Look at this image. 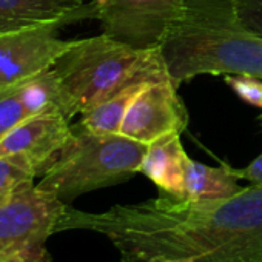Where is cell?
<instances>
[{
  "label": "cell",
  "mask_w": 262,
  "mask_h": 262,
  "mask_svg": "<svg viewBox=\"0 0 262 262\" xmlns=\"http://www.w3.org/2000/svg\"><path fill=\"white\" fill-rule=\"evenodd\" d=\"M34 181L36 178L27 168L10 158H0V196H8Z\"/></svg>",
  "instance_id": "obj_15"
},
{
  "label": "cell",
  "mask_w": 262,
  "mask_h": 262,
  "mask_svg": "<svg viewBox=\"0 0 262 262\" xmlns=\"http://www.w3.org/2000/svg\"><path fill=\"white\" fill-rule=\"evenodd\" d=\"M187 158L188 155L181 144V133H170L148 144L139 173L158 187L159 194L185 199Z\"/></svg>",
  "instance_id": "obj_10"
},
{
  "label": "cell",
  "mask_w": 262,
  "mask_h": 262,
  "mask_svg": "<svg viewBox=\"0 0 262 262\" xmlns=\"http://www.w3.org/2000/svg\"><path fill=\"white\" fill-rule=\"evenodd\" d=\"M159 50L176 88L201 74L262 79V39L245 27L236 0H185Z\"/></svg>",
  "instance_id": "obj_2"
},
{
  "label": "cell",
  "mask_w": 262,
  "mask_h": 262,
  "mask_svg": "<svg viewBox=\"0 0 262 262\" xmlns=\"http://www.w3.org/2000/svg\"><path fill=\"white\" fill-rule=\"evenodd\" d=\"M188 126V111L178 96L171 80L148 83L131 103L120 135L142 144L170 135L182 133Z\"/></svg>",
  "instance_id": "obj_9"
},
{
  "label": "cell",
  "mask_w": 262,
  "mask_h": 262,
  "mask_svg": "<svg viewBox=\"0 0 262 262\" xmlns=\"http://www.w3.org/2000/svg\"><path fill=\"white\" fill-rule=\"evenodd\" d=\"M185 0H93L85 17L102 24L103 34L139 51L159 50Z\"/></svg>",
  "instance_id": "obj_6"
},
{
  "label": "cell",
  "mask_w": 262,
  "mask_h": 262,
  "mask_svg": "<svg viewBox=\"0 0 262 262\" xmlns=\"http://www.w3.org/2000/svg\"><path fill=\"white\" fill-rule=\"evenodd\" d=\"M259 123H260V125H262V114H260V116H259Z\"/></svg>",
  "instance_id": "obj_20"
},
{
  "label": "cell",
  "mask_w": 262,
  "mask_h": 262,
  "mask_svg": "<svg viewBox=\"0 0 262 262\" xmlns=\"http://www.w3.org/2000/svg\"><path fill=\"white\" fill-rule=\"evenodd\" d=\"M10 194H11V193H10ZM5 199H7V196H0V204H2V202H4Z\"/></svg>",
  "instance_id": "obj_19"
},
{
  "label": "cell",
  "mask_w": 262,
  "mask_h": 262,
  "mask_svg": "<svg viewBox=\"0 0 262 262\" xmlns=\"http://www.w3.org/2000/svg\"><path fill=\"white\" fill-rule=\"evenodd\" d=\"M53 68L70 120L126 86L170 80L161 50L139 51L103 33L73 40Z\"/></svg>",
  "instance_id": "obj_3"
},
{
  "label": "cell",
  "mask_w": 262,
  "mask_h": 262,
  "mask_svg": "<svg viewBox=\"0 0 262 262\" xmlns=\"http://www.w3.org/2000/svg\"><path fill=\"white\" fill-rule=\"evenodd\" d=\"M233 174L241 181H248L251 185H262V155L244 168H231Z\"/></svg>",
  "instance_id": "obj_18"
},
{
  "label": "cell",
  "mask_w": 262,
  "mask_h": 262,
  "mask_svg": "<svg viewBox=\"0 0 262 262\" xmlns=\"http://www.w3.org/2000/svg\"><path fill=\"white\" fill-rule=\"evenodd\" d=\"M51 22L0 36V88L20 83L54 67L73 40H62Z\"/></svg>",
  "instance_id": "obj_8"
},
{
  "label": "cell",
  "mask_w": 262,
  "mask_h": 262,
  "mask_svg": "<svg viewBox=\"0 0 262 262\" xmlns=\"http://www.w3.org/2000/svg\"><path fill=\"white\" fill-rule=\"evenodd\" d=\"M236 5L245 27L262 39V0H236Z\"/></svg>",
  "instance_id": "obj_17"
},
{
  "label": "cell",
  "mask_w": 262,
  "mask_h": 262,
  "mask_svg": "<svg viewBox=\"0 0 262 262\" xmlns=\"http://www.w3.org/2000/svg\"><path fill=\"white\" fill-rule=\"evenodd\" d=\"M85 0H0V36L25 28L79 19Z\"/></svg>",
  "instance_id": "obj_11"
},
{
  "label": "cell",
  "mask_w": 262,
  "mask_h": 262,
  "mask_svg": "<svg viewBox=\"0 0 262 262\" xmlns=\"http://www.w3.org/2000/svg\"><path fill=\"white\" fill-rule=\"evenodd\" d=\"M68 205L34 182L8 194L0 204V262H51L47 242Z\"/></svg>",
  "instance_id": "obj_5"
},
{
  "label": "cell",
  "mask_w": 262,
  "mask_h": 262,
  "mask_svg": "<svg viewBox=\"0 0 262 262\" xmlns=\"http://www.w3.org/2000/svg\"><path fill=\"white\" fill-rule=\"evenodd\" d=\"M225 83L236 93L239 99L253 106L262 108V80L248 74H227Z\"/></svg>",
  "instance_id": "obj_16"
},
{
  "label": "cell",
  "mask_w": 262,
  "mask_h": 262,
  "mask_svg": "<svg viewBox=\"0 0 262 262\" xmlns=\"http://www.w3.org/2000/svg\"><path fill=\"white\" fill-rule=\"evenodd\" d=\"M65 230L106 236L119 262H262V185L210 201L159 194L102 213L68 205L57 224Z\"/></svg>",
  "instance_id": "obj_1"
},
{
  "label": "cell",
  "mask_w": 262,
  "mask_h": 262,
  "mask_svg": "<svg viewBox=\"0 0 262 262\" xmlns=\"http://www.w3.org/2000/svg\"><path fill=\"white\" fill-rule=\"evenodd\" d=\"M147 85L148 83H138V85H131V86L120 90L117 94H114L108 100L85 111L82 114V119L77 123L93 131V133H105V135L120 133L122 122L131 103H133V100L139 96V93Z\"/></svg>",
  "instance_id": "obj_13"
},
{
  "label": "cell",
  "mask_w": 262,
  "mask_h": 262,
  "mask_svg": "<svg viewBox=\"0 0 262 262\" xmlns=\"http://www.w3.org/2000/svg\"><path fill=\"white\" fill-rule=\"evenodd\" d=\"M233 167L221 164L208 167L190 156L185 162V199L187 201H210L237 194L244 190L233 174Z\"/></svg>",
  "instance_id": "obj_12"
},
{
  "label": "cell",
  "mask_w": 262,
  "mask_h": 262,
  "mask_svg": "<svg viewBox=\"0 0 262 262\" xmlns=\"http://www.w3.org/2000/svg\"><path fill=\"white\" fill-rule=\"evenodd\" d=\"M71 138L70 119L57 108L36 113L0 139V158H10L42 178Z\"/></svg>",
  "instance_id": "obj_7"
},
{
  "label": "cell",
  "mask_w": 262,
  "mask_h": 262,
  "mask_svg": "<svg viewBox=\"0 0 262 262\" xmlns=\"http://www.w3.org/2000/svg\"><path fill=\"white\" fill-rule=\"evenodd\" d=\"M147 148L120 133H93L76 123L60 156L36 185L71 204L85 193L129 181L139 173Z\"/></svg>",
  "instance_id": "obj_4"
},
{
  "label": "cell",
  "mask_w": 262,
  "mask_h": 262,
  "mask_svg": "<svg viewBox=\"0 0 262 262\" xmlns=\"http://www.w3.org/2000/svg\"><path fill=\"white\" fill-rule=\"evenodd\" d=\"M28 80L0 88V139L20 122L33 116L27 97Z\"/></svg>",
  "instance_id": "obj_14"
}]
</instances>
